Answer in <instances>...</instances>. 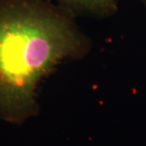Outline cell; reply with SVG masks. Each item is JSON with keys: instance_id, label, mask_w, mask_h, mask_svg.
<instances>
[{"instance_id": "1", "label": "cell", "mask_w": 146, "mask_h": 146, "mask_svg": "<svg viewBox=\"0 0 146 146\" xmlns=\"http://www.w3.org/2000/svg\"><path fill=\"white\" fill-rule=\"evenodd\" d=\"M88 47L64 8L43 0H0V118L19 123L34 115L39 81Z\"/></svg>"}, {"instance_id": "2", "label": "cell", "mask_w": 146, "mask_h": 146, "mask_svg": "<svg viewBox=\"0 0 146 146\" xmlns=\"http://www.w3.org/2000/svg\"><path fill=\"white\" fill-rule=\"evenodd\" d=\"M71 11L106 16L113 13L117 8L118 0H57Z\"/></svg>"}]
</instances>
